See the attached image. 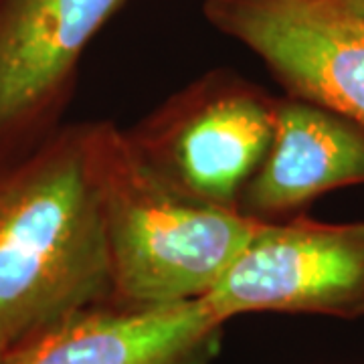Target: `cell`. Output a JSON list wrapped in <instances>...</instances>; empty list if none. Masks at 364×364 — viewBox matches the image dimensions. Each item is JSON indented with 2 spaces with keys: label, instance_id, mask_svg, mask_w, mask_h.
<instances>
[{
  "label": "cell",
  "instance_id": "obj_1",
  "mask_svg": "<svg viewBox=\"0 0 364 364\" xmlns=\"http://www.w3.org/2000/svg\"><path fill=\"white\" fill-rule=\"evenodd\" d=\"M112 299L91 124L0 168V336L11 346Z\"/></svg>",
  "mask_w": 364,
  "mask_h": 364
},
{
  "label": "cell",
  "instance_id": "obj_2",
  "mask_svg": "<svg viewBox=\"0 0 364 364\" xmlns=\"http://www.w3.org/2000/svg\"><path fill=\"white\" fill-rule=\"evenodd\" d=\"M91 128L112 301L166 306L207 298L263 221L172 188L114 122Z\"/></svg>",
  "mask_w": 364,
  "mask_h": 364
},
{
  "label": "cell",
  "instance_id": "obj_3",
  "mask_svg": "<svg viewBox=\"0 0 364 364\" xmlns=\"http://www.w3.org/2000/svg\"><path fill=\"white\" fill-rule=\"evenodd\" d=\"M277 97L231 69L174 91L126 130L152 172L195 200L237 208L273 138Z\"/></svg>",
  "mask_w": 364,
  "mask_h": 364
},
{
  "label": "cell",
  "instance_id": "obj_4",
  "mask_svg": "<svg viewBox=\"0 0 364 364\" xmlns=\"http://www.w3.org/2000/svg\"><path fill=\"white\" fill-rule=\"evenodd\" d=\"M203 299L225 324L251 312L363 318L364 221H263Z\"/></svg>",
  "mask_w": 364,
  "mask_h": 364
},
{
  "label": "cell",
  "instance_id": "obj_5",
  "mask_svg": "<svg viewBox=\"0 0 364 364\" xmlns=\"http://www.w3.org/2000/svg\"><path fill=\"white\" fill-rule=\"evenodd\" d=\"M128 0H0V168L57 128L77 67Z\"/></svg>",
  "mask_w": 364,
  "mask_h": 364
},
{
  "label": "cell",
  "instance_id": "obj_6",
  "mask_svg": "<svg viewBox=\"0 0 364 364\" xmlns=\"http://www.w3.org/2000/svg\"><path fill=\"white\" fill-rule=\"evenodd\" d=\"M203 13L287 95L364 124V23L334 0H205Z\"/></svg>",
  "mask_w": 364,
  "mask_h": 364
},
{
  "label": "cell",
  "instance_id": "obj_7",
  "mask_svg": "<svg viewBox=\"0 0 364 364\" xmlns=\"http://www.w3.org/2000/svg\"><path fill=\"white\" fill-rule=\"evenodd\" d=\"M223 328L205 299L166 306L109 299L11 348L4 364H208Z\"/></svg>",
  "mask_w": 364,
  "mask_h": 364
},
{
  "label": "cell",
  "instance_id": "obj_8",
  "mask_svg": "<svg viewBox=\"0 0 364 364\" xmlns=\"http://www.w3.org/2000/svg\"><path fill=\"white\" fill-rule=\"evenodd\" d=\"M364 184V124L286 95L275 102L273 138L239 200L257 221L301 215L316 198Z\"/></svg>",
  "mask_w": 364,
  "mask_h": 364
},
{
  "label": "cell",
  "instance_id": "obj_9",
  "mask_svg": "<svg viewBox=\"0 0 364 364\" xmlns=\"http://www.w3.org/2000/svg\"><path fill=\"white\" fill-rule=\"evenodd\" d=\"M336 4H340L346 13H350L352 16H356L358 21L364 23V0H334Z\"/></svg>",
  "mask_w": 364,
  "mask_h": 364
},
{
  "label": "cell",
  "instance_id": "obj_10",
  "mask_svg": "<svg viewBox=\"0 0 364 364\" xmlns=\"http://www.w3.org/2000/svg\"><path fill=\"white\" fill-rule=\"evenodd\" d=\"M11 348H13V346H11V344H9L6 340L0 336V364L6 363V356H9Z\"/></svg>",
  "mask_w": 364,
  "mask_h": 364
}]
</instances>
